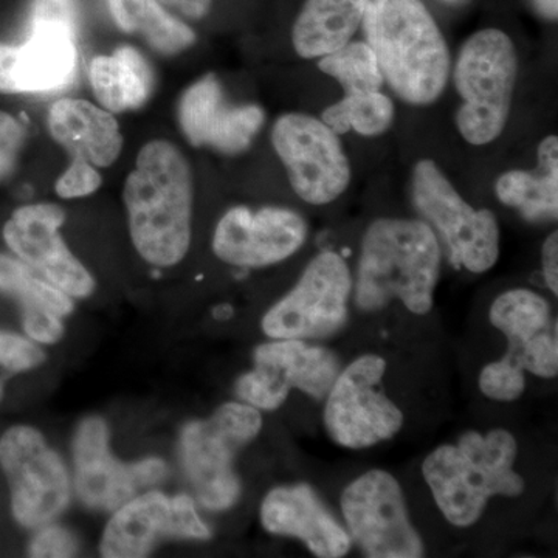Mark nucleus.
<instances>
[{"label":"nucleus","mask_w":558,"mask_h":558,"mask_svg":"<svg viewBox=\"0 0 558 558\" xmlns=\"http://www.w3.org/2000/svg\"><path fill=\"white\" fill-rule=\"evenodd\" d=\"M498 199L520 209L526 219H557L558 213V138L543 140L538 146L535 171H509L498 179Z\"/></svg>","instance_id":"393cba45"},{"label":"nucleus","mask_w":558,"mask_h":558,"mask_svg":"<svg viewBox=\"0 0 558 558\" xmlns=\"http://www.w3.org/2000/svg\"><path fill=\"white\" fill-rule=\"evenodd\" d=\"M307 223L288 208H231L219 220L213 252L236 267H266L288 259L306 242Z\"/></svg>","instance_id":"f3484780"},{"label":"nucleus","mask_w":558,"mask_h":558,"mask_svg":"<svg viewBox=\"0 0 558 558\" xmlns=\"http://www.w3.org/2000/svg\"><path fill=\"white\" fill-rule=\"evenodd\" d=\"M439 275V241L428 223L376 220L363 238L355 303L359 310L376 312L398 299L413 314H428Z\"/></svg>","instance_id":"7ed1b4c3"},{"label":"nucleus","mask_w":558,"mask_h":558,"mask_svg":"<svg viewBox=\"0 0 558 558\" xmlns=\"http://www.w3.org/2000/svg\"><path fill=\"white\" fill-rule=\"evenodd\" d=\"M318 68L343 87L344 95L380 90L384 84L379 61L366 43H349L341 49L325 54Z\"/></svg>","instance_id":"c85d7f7f"},{"label":"nucleus","mask_w":558,"mask_h":558,"mask_svg":"<svg viewBox=\"0 0 558 558\" xmlns=\"http://www.w3.org/2000/svg\"><path fill=\"white\" fill-rule=\"evenodd\" d=\"M2 392H3V385H2V380H0V399H2Z\"/></svg>","instance_id":"a19ab883"},{"label":"nucleus","mask_w":558,"mask_h":558,"mask_svg":"<svg viewBox=\"0 0 558 558\" xmlns=\"http://www.w3.org/2000/svg\"><path fill=\"white\" fill-rule=\"evenodd\" d=\"M0 94H16L13 83V46L0 43Z\"/></svg>","instance_id":"58836bf2"},{"label":"nucleus","mask_w":558,"mask_h":558,"mask_svg":"<svg viewBox=\"0 0 558 558\" xmlns=\"http://www.w3.org/2000/svg\"><path fill=\"white\" fill-rule=\"evenodd\" d=\"M259 106H231L215 75H207L182 95L179 123L193 146H209L223 154H240L252 145L264 124Z\"/></svg>","instance_id":"a211bd4d"},{"label":"nucleus","mask_w":558,"mask_h":558,"mask_svg":"<svg viewBox=\"0 0 558 558\" xmlns=\"http://www.w3.org/2000/svg\"><path fill=\"white\" fill-rule=\"evenodd\" d=\"M387 362L376 354L362 355L340 371L326 396L325 427L333 442L363 450L395 438L403 413L381 389Z\"/></svg>","instance_id":"0eeeda50"},{"label":"nucleus","mask_w":558,"mask_h":558,"mask_svg":"<svg viewBox=\"0 0 558 558\" xmlns=\"http://www.w3.org/2000/svg\"><path fill=\"white\" fill-rule=\"evenodd\" d=\"M75 486L92 509L117 510L137 497L140 488L160 483L168 468L157 458L123 464L109 450V429L100 417L81 422L73 440Z\"/></svg>","instance_id":"4468645a"},{"label":"nucleus","mask_w":558,"mask_h":558,"mask_svg":"<svg viewBox=\"0 0 558 558\" xmlns=\"http://www.w3.org/2000/svg\"><path fill=\"white\" fill-rule=\"evenodd\" d=\"M78 550L75 537L60 526L40 529L32 542V557H73Z\"/></svg>","instance_id":"f704fd0d"},{"label":"nucleus","mask_w":558,"mask_h":558,"mask_svg":"<svg viewBox=\"0 0 558 558\" xmlns=\"http://www.w3.org/2000/svg\"><path fill=\"white\" fill-rule=\"evenodd\" d=\"M480 388L488 399L513 402L526 389V377L523 369L502 357L484 366L480 374Z\"/></svg>","instance_id":"7c9ffc66"},{"label":"nucleus","mask_w":558,"mask_h":558,"mask_svg":"<svg viewBox=\"0 0 558 558\" xmlns=\"http://www.w3.org/2000/svg\"><path fill=\"white\" fill-rule=\"evenodd\" d=\"M365 0H307L293 25L296 53L306 60L341 49L362 25Z\"/></svg>","instance_id":"5701e85b"},{"label":"nucleus","mask_w":558,"mask_h":558,"mask_svg":"<svg viewBox=\"0 0 558 558\" xmlns=\"http://www.w3.org/2000/svg\"><path fill=\"white\" fill-rule=\"evenodd\" d=\"M537 2L539 11L550 20H557L558 13V0H535Z\"/></svg>","instance_id":"ea45409f"},{"label":"nucleus","mask_w":558,"mask_h":558,"mask_svg":"<svg viewBox=\"0 0 558 558\" xmlns=\"http://www.w3.org/2000/svg\"><path fill=\"white\" fill-rule=\"evenodd\" d=\"M543 275H545L546 284L553 290L554 295H558V233L553 231L548 240L543 244Z\"/></svg>","instance_id":"e433bc0d"},{"label":"nucleus","mask_w":558,"mask_h":558,"mask_svg":"<svg viewBox=\"0 0 558 558\" xmlns=\"http://www.w3.org/2000/svg\"><path fill=\"white\" fill-rule=\"evenodd\" d=\"M161 5L179 11L191 20H201L208 13L211 0H159Z\"/></svg>","instance_id":"4c0bfd02"},{"label":"nucleus","mask_w":558,"mask_h":558,"mask_svg":"<svg viewBox=\"0 0 558 558\" xmlns=\"http://www.w3.org/2000/svg\"><path fill=\"white\" fill-rule=\"evenodd\" d=\"M47 124L51 137L72 159L89 161L95 168L110 167L123 149L119 121L109 110L86 100L64 98L54 102Z\"/></svg>","instance_id":"aec40b11"},{"label":"nucleus","mask_w":558,"mask_h":558,"mask_svg":"<svg viewBox=\"0 0 558 558\" xmlns=\"http://www.w3.org/2000/svg\"><path fill=\"white\" fill-rule=\"evenodd\" d=\"M64 209L53 204L25 205L3 227L7 245L39 277L75 299H86L95 281L62 241Z\"/></svg>","instance_id":"dca6fc26"},{"label":"nucleus","mask_w":558,"mask_h":558,"mask_svg":"<svg viewBox=\"0 0 558 558\" xmlns=\"http://www.w3.org/2000/svg\"><path fill=\"white\" fill-rule=\"evenodd\" d=\"M519 60L506 33L487 28L465 40L454 65L462 98L458 130L470 145L494 142L508 123Z\"/></svg>","instance_id":"39448f33"},{"label":"nucleus","mask_w":558,"mask_h":558,"mask_svg":"<svg viewBox=\"0 0 558 558\" xmlns=\"http://www.w3.org/2000/svg\"><path fill=\"white\" fill-rule=\"evenodd\" d=\"M22 325L31 340L38 343H57L64 336L60 315L39 306H21Z\"/></svg>","instance_id":"72a5a7b5"},{"label":"nucleus","mask_w":558,"mask_h":558,"mask_svg":"<svg viewBox=\"0 0 558 558\" xmlns=\"http://www.w3.org/2000/svg\"><path fill=\"white\" fill-rule=\"evenodd\" d=\"M519 444L512 433L495 428L481 435L468 432L457 446H440L422 464L436 505L450 524L473 526L488 499L520 497L524 480L515 472Z\"/></svg>","instance_id":"20e7f679"},{"label":"nucleus","mask_w":558,"mask_h":558,"mask_svg":"<svg viewBox=\"0 0 558 558\" xmlns=\"http://www.w3.org/2000/svg\"><path fill=\"white\" fill-rule=\"evenodd\" d=\"M0 464L9 478L14 519L22 526H46L68 508V470L35 428L13 427L3 435Z\"/></svg>","instance_id":"f8f14e48"},{"label":"nucleus","mask_w":558,"mask_h":558,"mask_svg":"<svg viewBox=\"0 0 558 558\" xmlns=\"http://www.w3.org/2000/svg\"><path fill=\"white\" fill-rule=\"evenodd\" d=\"M255 365L267 366L281 377L289 388H299L311 398L328 396L340 374L339 359L332 351L311 347L303 340H275L256 348Z\"/></svg>","instance_id":"4be33fe9"},{"label":"nucleus","mask_w":558,"mask_h":558,"mask_svg":"<svg viewBox=\"0 0 558 558\" xmlns=\"http://www.w3.org/2000/svg\"><path fill=\"white\" fill-rule=\"evenodd\" d=\"M392 120L395 105L380 90L344 95L343 100L329 106L322 117L323 123L337 135L354 130L369 137L388 131Z\"/></svg>","instance_id":"bb28decb"},{"label":"nucleus","mask_w":558,"mask_h":558,"mask_svg":"<svg viewBox=\"0 0 558 558\" xmlns=\"http://www.w3.org/2000/svg\"><path fill=\"white\" fill-rule=\"evenodd\" d=\"M263 428L259 410L229 402L213 416L185 425L180 435V458L194 494L208 510H227L241 497V481L233 459Z\"/></svg>","instance_id":"423d86ee"},{"label":"nucleus","mask_w":558,"mask_h":558,"mask_svg":"<svg viewBox=\"0 0 558 558\" xmlns=\"http://www.w3.org/2000/svg\"><path fill=\"white\" fill-rule=\"evenodd\" d=\"M271 143L288 170L293 191L307 204L326 205L351 182V167L339 135L306 113H286L275 123Z\"/></svg>","instance_id":"9b49d317"},{"label":"nucleus","mask_w":558,"mask_h":558,"mask_svg":"<svg viewBox=\"0 0 558 558\" xmlns=\"http://www.w3.org/2000/svg\"><path fill=\"white\" fill-rule=\"evenodd\" d=\"M101 174L94 165L83 159H73L64 174L58 179L54 190L61 199L86 197L100 189Z\"/></svg>","instance_id":"473e14b6"},{"label":"nucleus","mask_w":558,"mask_h":558,"mask_svg":"<svg viewBox=\"0 0 558 558\" xmlns=\"http://www.w3.org/2000/svg\"><path fill=\"white\" fill-rule=\"evenodd\" d=\"M349 535L369 558H421L424 543L407 512L402 487L391 473L369 470L341 495Z\"/></svg>","instance_id":"9d476101"},{"label":"nucleus","mask_w":558,"mask_h":558,"mask_svg":"<svg viewBox=\"0 0 558 558\" xmlns=\"http://www.w3.org/2000/svg\"><path fill=\"white\" fill-rule=\"evenodd\" d=\"M362 27L384 80L402 100H438L449 81L450 53L421 0H365Z\"/></svg>","instance_id":"f03ea898"},{"label":"nucleus","mask_w":558,"mask_h":558,"mask_svg":"<svg viewBox=\"0 0 558 558\" xmlns=\"http://www.w3.org/2000/svg\"><path fill=\"white\" fill-rule=\"evenodd\" d=\"M352 277L339 253L323 252L311 260L295 288L263 318V330L274 340L326 339L343 328Z\"/></svg>","instance_id":"6e6552de"},{"label":"nucleus","mask_w":558,"mask_h":558,"mask_svg":"<svg viewBox=\"0 0 558 558\" xmlns=\"http://www.w3.org/2000/svg\"><path fill=\"white\" fill-rule=\"evenodd\" d=\"M89 76L95 98L109 112L142 108L153 94V70L132 47H120L109 57L94 58Z\"/></svg>","instance_id":"b1692460"},{"label":"nucleus","mask_w":558,"mask_h":558,"mask_svg":"<svg viewBox=\"0 0 558 558\" xmlns=\"http://www.w3.org/2000/svg\"><path fill=\"white\" fill-rule=\"evenodd\" d=\"M260 523L270 534L301 539L315 557L340 558L351 550V535L306 484L269 492L260 506Z\"/></svg>","instance_id":"6ab92c4d"},{"label":"nucleus","mask_w":558,"mask_h":558,"mask_svg":"<svg viewBox=\"0 0 558 558\" xmlns=\"http://www.w3.org/2000/svg\"><path fill=\"white\" fill-rule=\"evenodd\" d=\"M488 318L508 337L505 359L523 371L529 357L558 333L549 301L534 290L513 289L502 293L492 304Z\"/></svg>","instance_id":"412c9836"},{"label":"nucleus","mask_w":558,"mask_h":558,"mask_svg":"<svg viewBox=\"0 0 558 558\" xmlns=\"http://www.w3.org/2000/svg\"><path fill=\"white\" fill-rule=\"evenodd\" d=\"M0 292L21 301V306H39L68 317L73 312V300L57 286L39 277L21 259L0 255Z\"/></svg>","instance_id":"cd10ccee"},{"label":"nucleus","mask_w":558,"mask_h":558,"mask_svg":"<svg viewBox=\"0 0 558 558\" xmlns=\"http://www.w3.org/2000/svg\"><path fill=\"white\" fill-rule=\"evenodd\" d=\"M124 205L134 247L146 263L171 267L185 258L191 242L193 175L185 156L167 140L140 150L124 183Z\"/></svg>","instance_id":"f257e3e1"},{"label":"nucleus","mask_w":558,"mask_h":558,"mask_svg":"<svg viewBox=\"0 0 558 558\" xmlns=\"http://www.w3.org/2000/svg\"><path fill=\"white\" fill-rule=\"evenodd\" d=\"M24 138L25 131L20 121L0 110V180L13 170Z\"/></svg>","instance_id":"c9c22d12"},{"label":"nucleus","mask_w":558,"mask_h":558,"mask_svg":"<svg viewBox=\"0 0 558 558\" xmlns=\"http://www.w3.org/2000/svg\"><path fill=\"white\" fill-rule=\"evenodd\" d=\"M414 205L439 230L454 264L484 274L499 258V226L494 213L475 209L459 196L433 160H421L413 172Z\"/></svg>","instance_id":"1a4fd4ad"},{"label":"nucleus","mask_w":558,"mask_h":558,"mask_svg":"<svg viewBox=\"0 0 558 558\" xmlns=\"http://www.w3.org/2000/svg\"><path fill=\"white\" fill-rule=\"evenodd\" d=\"M75 0H35L32 31L22 46H13L16 94H47L68 86L78 64Z\"/></svg>","instance_id":"ddd939ff"},{"label":"nucleus","mask_w":558,"mask_h":558,"mask_svg":"<svg viewBox=\"0 0 558 558\" xmlns=\"http://www.w3.org/2000/svg\"><path fill=\"white\" fill-rule=\"evenodd\" d=\"M102 534L106 558L146 557L165 538L207 539L211 532L186 495L167 497L160 492L134 497L113 510Z\"/></svg>","instance_id":"2eb2a0df"},{"label":"nucleus","mask_w":558,"mask_h":558,"mask_svg":"<svg viewBox=\"0 0 558 558\" xmlns=\"http://www.w3.org/2000/svg\"><path fill=\"white\" fill-rule=\"evenodd\" d=\"M290 388L274 369L255 365V369L236 381L238 398L258 410H277L289 398Z\"/></svg>","instance_id":"c756f323"},{"label":"nucleus","mask_w":558,"mask_h":558,"mask_svg":"<svg viewBox=\"0 0 558 558\" xmlns=\"http://www.w3.org/2000/svg\"><path fill=\"white\" fill-rule=\"evenodd\" d=\"M46 360L43 349L33 340L14 333L0 332V366L10 373H22L36 368Z\"/></svg>","instance_id":"2f4dec72"},{"label":"nucleus","mask_w":558,"mask_h":558,"mask_svg":"<svg viewBox=\"0 0 558 558\" xmlns=\"http://www.w3.org/2000/svg\"><path fill=\"white\" fill-rule=\"evenodd\" d=\"M108 5L121 31L142 36L160 53H179L196 43L189 25L171 16L159 0H108Z\"/></svg>","instance_id":"a878e982"}]
</instances>
